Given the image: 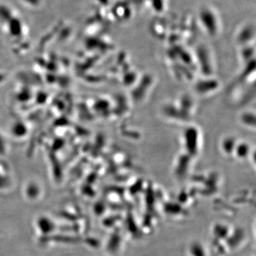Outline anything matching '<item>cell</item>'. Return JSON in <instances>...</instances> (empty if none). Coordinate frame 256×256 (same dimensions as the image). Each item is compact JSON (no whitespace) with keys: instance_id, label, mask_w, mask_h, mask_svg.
Listing matches in <instances>:
<instances>
[{"instance_id":"obj_1","label":"cell","mask_w":256,"mask_h":256,"mask_svg":"<svg viewBox=\"0 0 256 256\" xmlns=\"http://www.w3.org/2000/svg\"><path fill=\"white\" fill-rule=\"evenodd\" d=\"M0 28L12 38H24L30 33V26L22 14L6 3H0Z\"/></svg>"},{"instance_id":"obj_2","label":"cell","mask_w":256,"mask_h":256,"mask_svg":"<svg viewBox=\"0 0 256 256\" xmlns=\"http://www.w3.org/2000/svg\"><path fill=\"white\" fill-rule=\"evenodd\" d=\"M202 26L210 36H216L220 30V24L216 12L210 6H204L198 12Z\"/></svg>"},{"instance_id":"obj_3","label":"cell","mask_w":256,"mask_h":256,"mask_svg":"<svg viewBox=\"0 0 256 256\" xmlns=\"http://www.w3.org/2000/svg\"><path fill=\"white\" fill-rule=\"evenodd\" d=\"M24 8L30 10H38L44 5L45 0H18Z\"/></svg>"},{"instance_id":"obj_4","label":"cell","mask_w":256,"mask_h":256,"mask_svg":"<svg viewBox=\"0 0 256 256\" xmlns=\"http://www.w3.org/2000/svg\"><path fill=\"white\" fill-rule=\"evenodd\" d=\"M98 2L100 3L101 4L106 5L110 2L111 0H96Z\"/></svg>"}]
</instances>
